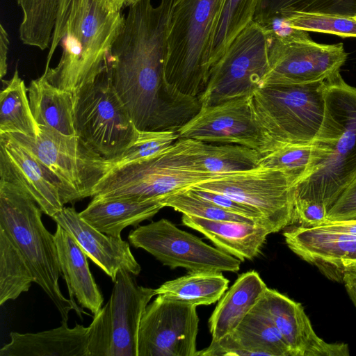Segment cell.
Masks as SVG:
<instances>
[{
    "label": "cell",
    "mask_w": 356,
    "mask_h": 356,
    "mask_svg": "<svg viewBox=\"0 0 356 356\" xmlns=\"http://www.w3.org/2000/svg\"><path fill=\"white\" fill-rule=\"evenodd\" d=\"M0 179L22 187L50 217L64 207L54 178L29 149L7 134H0Z\"/></svg>",
    "instance_id": "obj_18"
},
{
    "label": "cell",
    "mask_w": 356,
    "mask_h": 356,
    "mask_svg": "<svg viewBox=\"0 0 356 356\" xmlns=\"http://www.w3.org/2000/svg\"><path fill=\"white\" fill-rule=\"evenodd\" d=\"M120 270L106 305L88 326V356H138L140 321L155 289L140 286Z\"/></svg>",
    "instance_id": "obj_10"
},
{
    "label": "cell",
    "mask_w": 356,
    "mask_h": 356,
    "mask_svg": "<svg viewBox=\"0 0 356 356\" xmlns=\"http://www.w3.org/2000/svg\"><path fill=\"white\" fill-rule=\"evenodd\" d=\"M188 189L200 197L208 200L230 213L250 218L257 224L264 226L261 214L246 204L221 193L199 189L193 186L188 188Z\"/></svg>",
    "instance_id": "obj_40"
},
{
    "label": "cell",
    "mask_w": 356,
    "mask_h": 356,
    "mask_svg": "<svg viewBox=\"0 0 356 356\" xmlns=\"http://www.w3.org/2000/svg\"><path fill=\"white\" fill-rule=\"evenodd\" d=\"M52 219L68 232L91 261L114 282L118 273L125 270L134 275L141 267L127 241L107 235L83 219L74 207H63Z\"/></svg>",
    "instance_id": "obj_20"
},
{
    "label": "cell",
    "mask_w": 356,
    "mask_h": 356,
    "mask_svg": "<svg viewBox=\"0 0 356 356\" xmlns=\"http://www.w3.org/2000/svg\"><path fill=\"white\" fill-rule=\"evenodd\" d=\"M193 187L227 195L258 211L270 234L292 225L296 186L277 169L257 167Z\"/></svg>",
    "instance_id": "obj_12"
},
{
    "label": "cell",
    "mask_w": 356,
    "mask_h": 356,
    "mask_svg": "<svg viewBox=\"0 0 356 356\" xmlns=\"http://www.w3.org/2000/svg\"><path fill=\"white\" fill-rule=\"evenodd\" d=\"M313 145L314 162L296 186V197L323 204L329 211L356 179V87L340 72L325 81L324 115Z\"/></svg>",
    "instance_id": "obj_2"
},
{
    "label": "cell",
    "mask_w": 356,
    "mask_h": 356,
    "mask_svg": "<svg viewBox=\"0 0 356 356\" xmlns=\"http://www.w3.org/2000/svg\"><path fill=\"white\" fill-rule=\"evenodd\" d=\"M287 12L356 14V0H259L253 21L259 23Z\"/></svg>",
    "instance_id": "obj_35"
},
{
    "label": "cell",
    "mask_w": 356,
    "mask_h": 356,
    "mask_svg": "<svg viewBox=\"0 0 356 356\" xmlns=\"http://www.w3.org/2000/svg\"><path fill=\"white\" fill-rule=\"evenodd\" d=\"M92 197L86 208L79 213L80 216L99 231L116 237H121L127 227L151 219L165 207L161 200Z\"/></svg>",
    "instance_id": "obj_25"
},
{
    "label": "cell",
    "mask_w": 356,
    "mask_h": 356,
    "mask_svg": "<svg viewBox=\"0 0 356 356\" xmlns=\"http://www.w3.org/2000/svg\"><path fill=\"white\" fill-rule=\"evenodd\" d=\"M128 239L136 248L147 251L170 268L188 272H238L241 260L180 229L165 218L141 225Z\"/></svg>",
    "instance_id": "obj_13"
},
{
    "label": "cell",
    "mask_w": 356,
    "mask_h": 356,
    "mask_svg": "<svg viewBox=\"0 0 356 356\" xmlns=\"http://www.w3.org/2000/svg\"><path fill=\"white\" fill-rule=\"evenodd\" d=\"M328 209L319 202L296 197L294 202L292 225L314 227L327 221Z\"/></svg>",
    "instance_id": "obj_41"
},
{
    "label": "cell",
    "mask_w": 356,
    "mask_h": 356,
    "mask_svg": "<svg viewBox=\"0 0 356 356\" xmlns=\"http://www.w3.org/2000/svg\"><path fill=\"white\" fill-rule=\"evenodd\" d=\"M36 137L7 134L29 149L58 183L63 204L92 197L111 163L78 136L38 125Z\"/></svg>",
    "instance_id": "obj_8"
},
{
    "label": "cell",
    "mask_w": 356,
    "mask_h": 356,
    "mask_svg": "<svg viewBox=\"0 0 356 356\" xmlns=\"http://www.w3.org/2000/svg\"><path fill=\"white\" fill-rule=\"evenodd\" d=\"M72 1V0H59L56 24L49 51L47 55V60L48 61H51L56 49L60 44L63 38L67 15Z\"/></svg>",
    "instance_id": "obj_43"
},
{
    "label": "cell",
    "mask_w": 356,
    "mask_h": 356,
    "mask_svg": "<svg viewBox=\"0 0 356 356\" xmlns=\"http://www.w3.org/2000/svg\"><path fill=\"white\" fill-rule=\"evenodd\" d=\"M88 327L67 322L35 333H10V341L0 349V356H88Z\"/></svg>",
    "instance_id": "obj_23"
},
{
    "label": "cell",
    "mask_w": 356,
    "mask_h": 356,
    "mask_svg": "<svg viewBox=\"0 0 356 356\" xmlns=\"http://www.w3.org/2000/svg\"><path fill=\"white\" fill-rule=\"evenodd\" d=\"M259 303L268 314L293 356H347V344L328 343L314 332L302 305L267 287Z\"/></svg>",
    "instance_id": "obj_19"
},
{
    "label": "cell",
    "mask_w": 356,
    "mask_h": 356,
    "mask_svg": "<svg viewBox=\"0 0 356 356\" xmlns=\"http://www.w3.org/2000/svg\"><path fill=\"white\" fill-rule=\"evenodd\" d=\"M224 1H174L165 62V79L171 88L199 98L205 90L211 43Z\"/></svg>",
    "instance_id": "obj_4"
},
{
    "label": "cell",
    "mask_w": 356,
    "mask_h": 356,
    "mask_svg": "<svg viewBox=\"0 0 356 356\" xmlns=\"http://www.w3.org/2000/svg\"><path fill=\"white\" fill-rule=\"evenodd\" d=\"M353 17L356 19V14L355 15H353Z\"/></svg>",
    "instance_id": "obj_47"
},
{
    "label": "cell",
    "mask_w": 356,
    "mask_h": 356,
    "mask_svg": "<svg viewBox=\"0 0 356 356\" xmlns=\"http://www.w3.org/2000/svg\"><path fill=\"white\" fill-rule=\"evenodd\" d=\"M356 219V179L341 194L329 209L327 220Z\"/></svg>",
    "instance_id": "obj_42"
},
{
    "label": "cell",
    "mask_w": 356,
    "mask_h": 356,
    "mask_svg": "<svg viewBox=\"0 0 356 356\" xmlns=\"http://www.w3.org/2000/svg\"><path fill=\"white\" fill-rule=\"evenodd\" d=\"M283 236L293 252L333 281L342 282L344 271L356 266V219L295 225Z\"/></svg>",
    "instance_id": "obj_16"
},
{
    "label": "cell",
    "mask_w": 356,
    "mask_h": 356,
    "mask_svg": "<svg viewBox=\"0 0 356 356\" xmlns=\"http://www.w3.org/2000/svg\"><path fill=\"white\" fill-rule=\"evenodd\" d=\"M267 286L259 274L250 270L241 274L225 292L209 320L212 341L231 333L263 297Z\"/></svg>",
    "instance_id": "obj_26"
},
{
    "label": "cell",
    "mask_w": 356,
    "mask_h": 356,
    "mask_svg": "<svg viewBox=\"0 0 356 356\" xmlns=\"http://www.w3.org/2000/svg\"><path fill=\"white\" fill-rule=\"evenodd\" d=\"M164 207L183 214L213 220H229L257 224L254 220L230 213L193 193L188 188L170 194L161 201Z\"/></svg>",
    "instance_id": "obj_38"
},
{
    "label": "cell",
    "mask_w": 356,
    "mask_h": 356,
    "mask_svg": "<svg viewBox=\"0 0 356 356\" xmlns=\"http://www.w3.org/2000/svg\"><path fill=\"white\" fill-rule=\"evenodd\" d=\"M35 279L18 248L0 229V305L29 290Z\"/></svg>",
    "instance_id": "obj_32"
},
{
    "label": "cell",
    "mask_w": 356,
    "mask_h": 356,
    "mask_svg": "<svg viewBox=\"0 0 356 356\" xmlns=\"http://www.w3.org/2000/svg\"><path fill=\"white\" fill-rule=\"evenodd\" d=\"M258 1H224L211 47V67L225 54L235 38L253 21Z\"/></svg>",
    "instance_id": "obj_33"
},
{
    "label": "cell",
    "mask_w": 356,
    "mask_h": 356,
    "mask_svg": "<svg viewBox=\"0 0 356 356\" xmlns=\"http://www.w3.org/2000/svg\"><path fill=\"white\" fill-rule=\"evenodd\" d=\"M342 282L356 307V266L344 271Z\"/></svg>",
    "instance_id": "obj_45"
},
{
    "label": "cell",
    "mask_w": 356,
    "mask_h": 356,
    "mask_svg": "<svg viewBox=\"0 0 356 356\" xmlns=\"http://www.w3.org/2000/svg\"><path fill=\"white\" fill-rule=\"evenodd\" d=\"M197 306L161 295L148 305L138 335V356H196Z\"/></svg>",
    "instance_id": "obj_14"
},
{
    "label": "cell",
    "mask_w": 356,
    "mask_h": 356,
    "mask_svg": "<svg viewBox=\"0 0 356 356\" xmlns=\"http://www.w3.org/2000/svg\"><path fill=\"white\" fill-rule=\"evenodd\" d=\"M268 49L267 34L252 21L211 67L202 108L252 95L269 71Z\"/></svg>",
    "instance_id": "obj_11"
},
{
    "label": "cell",
    "mask_w": 356,
    "mask_h": 356,
    "mask_svg": "<svg viewBox=\"0 0 356 356\" xmlns=\"http://www.w3.org/2000/svg\"><path fill=\"white\" fill-rule=\"evenodd\" d=\"M325 87V81L267 85L252 93L254 116L274 149L282 144L313 143L323 119Z\"/></svg>",
    "instance_id": "obj_7"
},
{
    "label": "cell",
    "mask_w": 356,
    "mask_h": 356,
    "mask_svg": "<svg viewBox=\"0 0 356 356\" xmlns=\"http://www.w3.org/2000/svg\"><path fill=\"white\" fill-rule=\"evenodd\" d=\"M22 12L21 41L40 50L50 47L59 0H17Z\"/></svg>",
    "instance_id": "obj_31"
},
{
    "label": "cell",
    "mask_w": 356,
    "mask_h": 356,
    "mask_svg": "<svg viewBox=\"0 0 356 356\" xmlns=\"http://www.w3.org/2000/svg\"><path fill=\"white\" fill-rule=\"evenodd\" d=\"M9 46L8 35L2 24L0 25V77H3L7 73V57Z\"/></svg>",
    "instance_id": "obj_44"
},
{
    "label": "cell",
    "mask_w": 356,
    "mask_h": 356,
    "mask_svg": "<svg viewBox=\"0 0 356 356\" xmlns=\"http://www.w3.org/2000/svg\"><path fill=\"white\" fill-rule=\"evenodd\" d=\"M185 152L202 172L232 174L259 167L262 154L256 149L237 145H214L190 138H181Z\"/></svg>",
    "instance_id": "obj_27"
},
{
    "label": "cell",
    "mask_w": 356,
    "mask_h": 356,
    "mask_svg": "<svg viewBox=\"0 0 356 356\" xmlns=\"http://www.w3.org/2000/svg\"><path fill=\"white\" fill-rule=\"evenodd\" d=\"M229 282L222 272H188L164 282L155 289V293L196 306L209 305L220 300Z\"/></svg>",
    "instance_id": "obj_29"
},
{
    "label": "cell",
    "mask_w": 356,
    "mask_h": 356,
    "mask_svg": "<svg viewBox=\"0 0 356 356\" xmlns=\"http://www.w3.org/2000/svg\"><path fill=\"white\" fill-rule=\"evenodd\" d=\"M177 132L179 138L237 144L256 149L262 155L274 149L256 120L251 95L201 108Z\"/></svg>",
    "instance_id": "obj_15"
},
{
    "label": "cell",
    "mask_w": 356,
    "mask_h": 356,
    "mask_svg": "<svg viewBox=\"0 0 356 356\" xmlns=\"http://www.w3.org/2000/svg\"><path fill=\"white\" fill-rule=\"evenodd\" d=\"M175 0H139L129 6L110 50L113 88L138 130L175 131L202 108L199 97L171 88L165 79L167 35Z\"/></svg>",
    "instance_id": "obj_1"
},
{
    "label": "cell",
    "mask_w": 356,
    "mask_h": 356,
    "mask_svg": "<svg viewBox=\"0 0 356 356\" xmlns=\"http://www.w3.org/2000/svg\"><path fill=\"white\" fill-rule=\"evenodd\" d=\"M38 130L31 109L28 88L15 70L0 93V134H21L35 138Z\"/></svg>",
    "instance_id": "obj_30"
},
{
    "label": "cell",
    "mask_w": 356,
    "mask_h": 356,
    "mask_svg": "<svg viewBox=\"0 0 356 356\" xmlns=\"http://www.w3.org/2000/svg\"><path fill=\"white\" fill-rule=\"evenodd\" d=\"M42 209L20 186L0 179V229L19 250L38 284L58 309L61 322L74 310L62 293L61 275L54 234L42 221Z\"/></svg>",
    "instance_id": "obj_5"
},
{
    "label": "cell",
    "mask_w": 356,
    "mask_h": 356,
    "mask_svg": "<svg viewBox=\"0 0 356 356\" xmlns=\"http://www.w3.org/2000/svg\"><path fill=\"white\" fill-rule=\"evenodd\" d=\"M268 40L270 69L261 86L325 81L340 72L347 59L342 43L325 44L312 39L291 43Z\"/></svg>",
    "instance_id": "obj_17"
},
{
    "label": "cell",
    "mask_w": 356,
    "mask_h": 356,
    "mask_svg": "<svg viewBox=\"0 0 356 356\" xmlns=\"http://www.w3.org/2000/svg\"><path fill=\"white\" fill-rule=\"evenodd\" d=\"M182 223L204 235L222 251L241 261L260 252L270 232L259 224L213 220L183 214Z\"/></svg>",
    "instance_id": "obj_24"
},
{
    "label": "cell",
    "mask_w": 356,
    "mask_h": 356,
    "mask_svg": "<svg viewBox=\"0 0 356 356\" xmlns=\"http://www.w3.org/2000/svg\"><path fill=\"white\" fill-rule=\"evenodd\" d=\"M61 275L70 300L80 318L88 309L95 316L102 308L103 296L90 270L88 257L72 236L59 225L54 234Z\"/></svg>",
    "instance_id": "obj_22"
},
{
    "label": "cell",
    "mask_w": 356,
    "mask_h": 356,
    "mask_svg": "<svg viewBox=\"0 0 356 356\" xmlns=\"http://www.w3.org/2000/svg\"><path fill=\"white\" fill-rule=\"evenodd\" d=\"M229 175L199 170L179 138L159 155L111 170L96 186L92 197L162 201L174 193Z\"/></svg>",
    "instance_id": "obj_6"
},
{
    "label": "cell",
    "mask_w": 356,
    "mask_h": 356,
    "mask_svg": "<svg viewBox=\"0 0 356 356\" xmlns=\"http://www.w3.org/2000/svg\"><path fill=\"white\" fill-rule=\"evenodd\" d=\"M76 135L107 160L119 156L138 129L113 86L108 64L74 93Z\"/></svg>",
    "instance_id": "obj_9"
},
{
    "label": "cell",
    "mask_w": 356,
    "mask_h": 356,
    "mask_svg": "<svg viewBox=\"0 0 356 356\" xmlns=\"http://www.w3.org/2000/svg\"><path fill=\"white\" fill-rule=\"evenodd\" d=\"M28 96L38 125L52 128L67 136H75L74 93L51 83L44 74L31 81Z\"/></svg>",
    "instance_id": "obj_28"
},
{
    "label": "cell",
    "mask_w": 356,
    "mask_h": 356,
    "mask_svg": "<svg viewBox=\"0 0 356 356\" xmlns=\"http://www.w3.org/2000/svg\"><path fill=\"white\" fill-rule=\"evenodd\" d=\"M280 15L298 29L356 38V19L353 15L305 12H287Z\"/></svg>",
    "instance_id": "obj_37"
},
{
    "label": "cell",
    "mask_w": 356,
    "mask_h": 356,
    "mask_svg": "<svg viewBox=\"0 0 356 356\" xmlns=\"http://www.w3.org/2000/svg\"><path fill=\"white\" fill-rule=\"evenodd\" d=\"M179 139L175 131H141L117 158L108 160L111 170L156 156L170 148Z\"/></svg>",
    "instance_id": "obj_36"
},
{
    "label": "cell",
    "mask_w": 356,
    "mask_h": 356,
    "mask_svg": "<svg viewBox=\"0 0 356 356\" xmlns=\"http://www.w3.org/2000/svg\"><path fill=\"white\" fill-rule=\"evenodd\" d=\"M258 24L263 28L269 38L284 43L312 39L309 32L293 27L289 20L280 14L270 17Z\"/></svg>",
    "instance_id": "obj_39"
},
{
    "label": "cell",
    "mask_w": 356,
    "mask_h": 356,
    "mask_svg": "<svg viewBox=\"0 0 356 356\" xmlns=\"http://www.w3.org/2000/svg\"><path fill=\"white\" fill-rule=\"evenodd\" d=\"M124 0H72L58 65L43 73L54 86L74 93L108 64L124 22Z\"/></svg>",
    "instance_id": "obj_3"
},
{
    "label": "cell",
    "mask_w": 356,
    "mask_h": 356,
    "mask_svg": "<svg viewBox=\"0 0 356 356\" xmlns=\"http://www.w3.org/2000/svg\"><path fill=\"white\" fill-rule=\"evenodd\" d=\"M293 356L268 314L257 304L238 325L196 356Z\"/></svg>",
    "instance_id": "obj_21"
},
{
    "label": "cell",
    "mask_w": 356,
    "mask_h": 356,
    "mask_svg": "<svg viewBox=\"0 0 356 356\" xmlns=\"http://www.w3.org/2000/svg\"><path fill=\"white\" fill-rule=\"evenodd\" d=\"M315 159L314 146L309 144H282L262 155L259 167L284 172L296 186L309 174Z\"/></svg>",
    "instance_id": "obj_34"
},
{
    "label": "cell",
    "mask_w": 356,
    "mask_h": 356,
    "mask_svg": "<svg viewBox=\"0 0 356 356\" xmlns=\"http://www.w3.org/2000/svg\"><path fill=\"white\" fill-rule=\"evenodd\" d=\"M139 0H124L125 6H129L131 4L138 1Z\"/></svg>",
    "instance_id": "obj_46"
}]
</instances>
